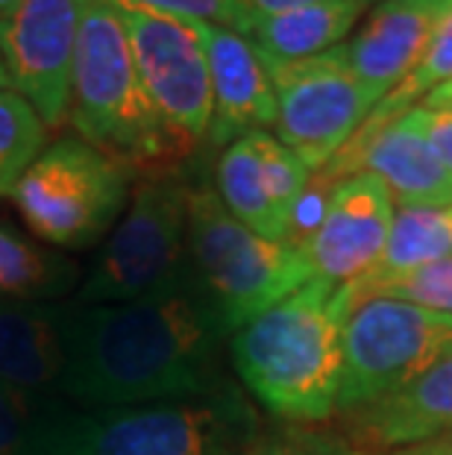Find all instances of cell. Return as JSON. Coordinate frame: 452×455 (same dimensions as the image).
Wrapping results in <instances>:
<instances>
[{
	"mask_svg": "<svg viewBox=\"0 0 452 455\" xmlns=\"http://www.w3.org/2000/svg\"><path fill=\"white\" fill-rule=\"evenodd\" d=\"M238 9V33H244L247 24L262 21V18L271 15H282V12H294V9H305V6H321V4H332V0H233Z\"/></svg>",
	"mask_w": 452,
	"mask_h": 455,
	"instance_id": "29",
	"label": "cell"
},
{
	"mask_svg": "<svg viewBox=\"0 0 452 455\" xmlns=\"http://www.w3.org/2000/svg\"><path fill=\"white\" fill-rule=\"evenodd\" d=\"M258 418L235 388L127 409L47 400L30 455H247Z\"/></svg>",
	"mask_w": 452,
	"mask_h": 455,
	"instance_id": "3",
	"label": "cell"
},
{
	"mask_svg": "<svg viewBox=\"0 0 452 455\" xmlns=\"http://www.w3.org/2000/svg\"><path fill=\"white\" fill-rule=\"evenodd\" d=\"M350 308V285L314 276L229 335L238 376L274 418L317 423L338 411Z\"/></svg>",
	"mask_w": 452,
	"mask_h": 455,
	"instance_id": "2",
	"label": "cell"
},
{
	"mask_svg": "<svg viewBox=\"0 0 452 455\" xmlns=\"http://www.w3.org/2000/svg\"><path fill=\"white\" fill-rule=\"evenodd\" d=\"M80 267L53 250H44L0 220V299L4 303H44L68 294Z\"/></svg>",
	"mask_w": 452,
	"mask_h": 455,
	"instance_id": "20",
	"label": "cell"
},
{
	"mask_svg": "<svg viewBox=\"0 0 452 455\" xmlns=\"http://www.w3.org/2000/svg\"><path fill=\"white\" fill-rule=\"evenodd\" d=\"M385 455H452V438H440V441L417 443V447L393 450V452H385Z\"/></svg>",
	"mask_w": 452,
	"mask_h": 455,
	"instance_id": "31",
	"label": "cell"
},
{
	"mask_svg": "<svg viewBox=\"0 0 452 455\" xmlns=\"http://www.w3.org/2000/svg\"><path fill=\"white\" fill-rule=\"evenodd\" d=\"M452 353V315L373 297L350 308L344 326L338 411L350 414L391 396Z\"/></svg>",
	"mask_w": 452,
	"mask_h": 455,
	"instance_id": "8",
	"label": "cell"
},
{
	"mask_svg": "<svg viewBox=\"0 0 452 455\" xmlns=\"http://www.w3.org/2000/svg\"><path fill=\"white\" fill-rule=\"evenodd\" d=\"M247 455H368L359 447L344 438L341 432H282V435H267L253 443V450Z\"/></svg>",
	"mask_w": 452,
	"mask_h": 455,
	"instance_id": "27",
	"label": "cell"
},
{
	"mask_svg": "<svg viewBox=\"0 0 452 455\" xmlns=\"http://www.w3.org/2000/svg\"><path fill=\"white\" fill-rule=\"evenodd\" d=\"M144 92L182 153L209 139L211 76L197 24L115 4Z\"/></svg>",
	"mask_w": 452,
	"mask_h": 455,
	"instance_id": "10",
	"label": "cell"
},
{
	"mask_svg": "<svg viewBox=\"0 0 452 455\" xmlns=\"http://www.w3.org/2000/svg\"><path fill=\"white\" fill-rule=\"evenodd\" d=\"M411 115H415L420 130L426 132V139L432 141V148H435L440 162H444L452 173V112H432V109H423V106H415Z\"/></svg>",
	"mask_w": 452,
	"mask_h": 455,
	"instance_id": "28",
	"label": "cell"
},
{
	"mask_svg": "<svg viewBox=\"0 0 452 455\" xmlns=\"http://www.w3.org/2000/svg\"><path fill=\"white\" fill-rule=\"evenodd\" d=\"M85 0H21L0 21V56L9 89L38 112L47 130L71 109V71Z\"/></svg>",
	"mask_w": 452,
	"mask_h": 455,
	"instance_id": "11",
	"label": "cell"
},
{
	"mask_svg": "<svg viewBox=\"0 0 452 455\" xmlns=\"http://www.w3.org/2000/svg\"><path fill=\"white\" fill-rule=\"evenodd\" d=\"M423 109H432V112H452V80L438 85L435 92H429L426 98L420 100Z\"/></svg>",
	"mask_w": 452,
	"mask_h": 455,
	"instance_id": "30",
	"label": "cell"
},
{
	"mask_svg": "<svg viewBox=\"0 0 452 455\" xmlns=\"http://www.w3.org/2000/svg\"><path fill=\"white\" fill-rule=\"evenodd\" d=\"M59 388L80 409L186 400L224 388L218 344L226 329L194 285L127 303L59 306Z\"/></svg>",
	"mask_w": 452,
	"mask_h": 455,
	"instance_id": "1",
	"label": "cell"
},
{
	"mask_svg": "<svg viewBox=\"0 0 452 455\" xmlns=\"http://www.w3.org/2000/svg\"><path fill=\"white\" fill-rule=\"evenodd\" d=\"M449 12L452 0H379L347 42L350 65L364 89L377 100L397 89Z\"/></svg>",
	"mask_w": 452,
	"mask_h": 455,
	"instance_id": "17",
	"label": "cell"
},
{
	"mask_svg": "<svg viewBox=\"0 0 452 455\" xmlns=\"http://www.w3.org/2000/svg\"><path fill=\"white\" fill-rule=\"evenodd\" d=\"M452 256V206L400 209L377 267L361 279H385Z\"/></svg>",
	"mask_w": 452,
	"mask_h": 455,
	"instance_id": "21",
	"label": "cell"
},
{
	"mask_svg": "<svg viewBox=\"0 0 452 455\" xmlns=\"http://www.w3.org/2000/svg\"><path fill=\"white\" fill-rule=\"evenodd\" d=\"M276 92V139L305 162L326 168L368 121L379 100L355 76L347 44L305 60H265Z\"/></svg>",
	"mask_w": 452,
	"mask_h": 455,
	"instance_id": "9",
	"label": "cell"
},
{
	"mask_svg": "<svg viewBox=\"0 0 452 455\" xmlns=\"http://www.w3.org/2000/svg\"><path fill=\"white\" fill-rule=\"evenodd\" d=\"M373 173L402 209L452 206V173L420 130L411 109L370 135H353L323 168V180Z\"/></svg>",
	"mask_w": 452,
	"mask_h": 455,
	"instance_id": "14",
	"label": "cell"
},
{
	"mask_svg": "<svg viewBox=\"0 0 452 455\" xmlns=\"http://www.w3.org/2000/svg\"><path fill=\"white\" fill-rule=\"evenodd\" d=\"M350 285L353 306L364 303L373 297H388V299H402V303H415L432 312L452 315V256L435 265L406 270L397 276L385 279H355Z\"/></svg>",
	"mask_w": 452,
	"mask_h": 455,
	"instance_id": "24",
	"label": "cell"
},
{
	"mask_svg": "<svg viewBox=\"0 0 452 455\" xmlns=\"http://www.w3.org/2000/svg\"><path fill=\"white\" fill-rule=\"evenodd\" d=\"M188 197L191 182L179 164L144 168L127 209L76 291V303H127L194 285Z\"/></svg>",
	"mask_w": 452,
	"mask_h": 455,
	"instance_id": "5",
	"label": "cell"
},
{
	"mask_svg": "<svg viewBox=\"0 0 452 455\" xmlns=\"http://www.w3.org/2000/svg\"><path fill=\"white\" fill-rule=\"evenodd\" d=\"M44 121L12 89H0V197L12 195L15 182L47 144Z\"/></svg>",
	"mask_w": 452,
	"mask_h": 455,
	"instance_id": "23",
	"label": "cell"
},
{
	"mask_svg": "<svg viewBox=\"0 0 452 455\" xmlns=\"http://www.w3.org/2000/svg\"><path fill=\"white\" fill-rule=\"evenodd\" d=\"M393 200L373 173H353L335 182L323 200L314 229L300 241L314 276L347 285L368 276L388 244Z\"/></svg>",
	"mask_w": 452,
	"mask_h": 455,
	"instance_id": "13",
	"label": "cell"
},
{
	"mask_svg": "<svg viewBox=\"0 0 452 455\" xmlns=\"http://www.w3.org/2000/svg\"><path fill=\"white\" fill-rule=\"evenodd\" d=\"M68 115L80 139L136 171L177 164L186 156L144 92L115 0L83 4Z\"/></svg>",
	"mask_w": 452,
	"mask_h": 455,
	"instance_id": "4",
	"label": "cell"
},
{
	"mask_svg": "<svg viewBox=\"0 0 452 455\" xmlns=\"http://www.w3.org/2000/svg\"><path fill=\"white\" fill-rule=\"evenodd\" d=\"M127 9H141V12L179 18L188 24H218L238 30V9L233 0H115Z\"/></svg>",
	"mask_w": 452,
	"mask_h": 455,
	"instance_id": "26",
	"label": "cell"
},
{
	"mask_svg": "<svg viewBox=\"0 0 452 455\" xmlns=\"http://www.w3.org/2000/svg\"><path fill=\"white\" fill-rule=\"evenodd\" d=\"M18 4H21V0H0V21H4V18L12 15Z\"/></svg>",
	"mask_w": 452,
	"mask_h": 455,
	"instance_id": "32",
	"label": "cell"
},
{
	"mask_svg": "<svg viewBox=\"0 0 452 455\" xmlns=\"http://www.w3.org/2000/svg\"><path fill=\"white\" fill-rule=\"evenodd\" d=\"M379 0H332V4L294 9L244 27V36L258 47L265 60L291 62L326 53L344 44L359 18Z\"/></svg>",
	"mask_w": 452,
	"mask_h": 455,
	"instance_id": "19",
	"label": "cell"
},
{
	"mask_svg": "<svg viewBox=\"0 0 452 455\" xmlns=\"http://www.w3.org/2000/svg\"><path fill=\"white\" fill-rule=\"evenodd\" d=\"M65 367L59 308L0 299V382L44 394Z\"/></svg>",
	"mask_w": 452,
	"mask_h": 455,
	"instance_id": "18",
	"label": "cell"
},
{
	"mask_svg": "<svg viewBox=\"0 0 452 455\" xmlns=\"http://www.w3.org/2000/svg\"><path fill=\"white\" fill-rule=\"evenodd\" d=\"M0 89H9V74H6L4 56H0Z\"/></svg>",
	"mask_w": 452,
	"mask_h": 455,
	"instance_id": "33",
	"label": "cell"
},
{
	"mask_svg": "<svg viewBox=\"0 0 452 455\" xmlns=\"http://www.w3.org/2000/svg\"><path fill=\"white\" fill-rule=\"evenodd\" d=\"M188 256L194 283L233 335L314 279L300 247L256 235L200 182L188 197Z\"/></svg>",
	"mask_w": 452,
	"mask_h": 455,
	"instance_id": "6",
	"label": "cell"
},
{
	"mask_svg": "<svg viewBox=\"0 0 452 455\" xmlns=\"http://www.w3.org/2000/svg\"><path fill=\"white\" fill-rule=\"evenodd\" d=\"M211 76L209 141L226 148L247 132L276 124V92L265 56L233 27L197 24Z\"/></svg>",
	"mask_w": 452,
	"mask_h": 455,
	"instance_id": "15",
	"label": "cell"
},
{
	"mask_svg": "<svg viewBox=\"0 0 452 455\" xmlns=\"http://www.w3.org/2000/svg\"><path fill=\"white\" fill-rule=\"evenodd\" d=\"M341 435L368 455L452 438V353L391 396L344 414Z\"/></svg>",
	"mask_w": 452,
	"mask_h": 455,
	"instance_id": "16",
	"label": "cell"
},
{
	"mask_svg": "<svg viewBox=\"0 0 452 455\" xmlns=\"http://www.w3.org/2000/svg\"><path fill=\"white\" fill-rule=\"evenodd\" d=\"M136 177L130 162L68 132L44 144L9 200L47 244L85 250L118 224Z\"/></svg>",
	"mask_w": 452,
	"mask_h": 455,
	"instance_id": "7",
	"label": "cell"
},
{
	"mask_svg": "<svg viewBox=\"0 0 452 455\" xmlns=\"http://www.w3.org/2000/svg\"><path fill=\"white\" fill-rule=\"evenodd\" d=\"M309 180L305 162L267 130L229 141L215 164V191L229 215L256 235L285 244Z\"/></svg>",
	"mask_w": 452,
	"mask_h": 455,
	"instance_id": "12",
	"label": "cell"
},
{
	"mask_svg": "<svg viewBox=\"0 0 452 455\" xmlns=\"http://www.w3.org/2000/svg\"><path fill=\"white\" fill-rule=\"evenodd\" d=\"M449 80H452V12L447 15V21L438 27V33L432 36L426 53L420 56L415 71L373 106L368 121L355 130V135H370L379 127H385V124L402 118L408 109L420 106V100L426 98L429 92H435L438 85H444Z\"/></svg>",
	"mask_w": 452,
	"mask_h": 455,
	"instance_id": "22",
	"label": "cell"
},
{
	"mask_svg": "<svg viewBox=\"0 0 452 455\" xmlns=\"http://www.w3.org/2000/svg\"><path fill=\"white\" fill-rule=\"evenodd\" d=\"M47 396L0 382V455H30Z\"/></svg>",
	"mask_w": 452,
	"mask_h": 455,
	"instance_id": "25",
	"label": "cell"
}]
</instances>
